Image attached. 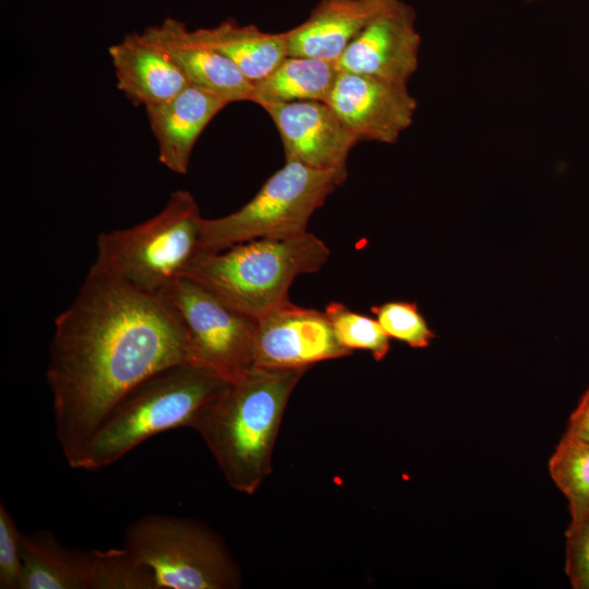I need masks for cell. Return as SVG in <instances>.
<instances>
[{
  "mask_svg": "<svg viewBox=\"0 0 589 589\" xmlns=\"http://www.w3.org/2000/svg\"><path fill=\"white\" fill-rule=\"evenodd\" d=\"M184 361H192L189 339L164 296L89 269L55 321L46 372L67 461L131 388Z\"/></svg>",
  "mask_w": 589,
  "mask_h": 589,
  "instance_id": "obj_1",
  "label": "cell"
},
{
  "mask_svg": "<svg viewBox=\"0 0 589 589\" xmlns=\"http://www.w3.org/2000/svg\"><path fill=\"white\" fill-rule=\"evenodd\" d=\"M308 370L252 365L193 418L189 428L202 437L233 490L251 495L271 473L286 406Z\"/></svg>",
  "mask_w": 589,
  "mask_h": 589,
  "instance_id": "obj_2",
  "label": "cell"
},
{
  "mask_svg": "<svg viewBox=\"0 0 589 589\" xmlns=\"http://www.w3.org/2000/svg\"><path fill=\"white\" fill-rule=\"evenodd\" d=\"M227 383L213 370L193 361L157 371L115 405L68 464L83 470L105 468L160 432L189 428L196 413Z\"/></svg>",
  "mask_w": 589,
  "mask_h": 589,
  "instance_id": "obj_3",
  "label": "cell"
},
{
  "mask_svg": "<svg viewBox=\"0 0 589 589\" xmlns=\"http://www.w3.org/2000/svg\"><path fill=\"white\" fill-rule=\"evenodd\" d=\"M329 254L328 247L309 231L290 238L254 239L217 252L200 251L183 276L259 318L288 301L293 280L320 271Z\"/></svg>",
  "mask_w": 589,
  "mask_h": 589,
  "instance_id": "obj_4",
  "label": "cell"
},
{
  "mask_svg": "<svg viewBox=\"0 0 589 589\" xmlns=\"http://www.w3.org/2000/svg\"><path fill=\"white\" fill-rule=\"evenodd\" d=\"M202 219L193 195L187 190L173 191L165 207L149 219L100 232L91 271L161 296L201 251Z\"/></svg>",
  "mask_w": 589,
  "mask_h": 589,
  "instance_id": "obj_5",
  "label": "cell"
},
{
  "mask_svg": "<svg viewBox=\"0 0 589 589\" xmlns=\"http://www.w3.org/2000/svg\"><path fill=\"white\" fill-rule=\"evenodd\" d=\"M123 548L154 577L156 589H233L241 573L224 541L190 518L146 515L127 527Z\"/></svg>",
  "mask_w": 589,
  "mask_h": 589,
  "instance_id": "obj_6",
  "label": "cell"
},
{
  "mask_svg": "<svg viewBox=\"0 0 589 589\" xmlns=\"http://www.w3.org/2000/svg\"><path fill=\"white\" fill-rule=\"evenodd\" d=\"M346 179L334 171L287 160L238 211L202 219L201 251L217 252L249 240L303 235L314 212Z\"/></svg>",
  "mask_w": 589,
  "mask_h": 589,
  "instance_id": "obj_7",
  "label": "cell"
},
{
  "mask_svg": "<svg viewBox=\"0 0 589 589\" xmlns=\"http://www.w3.org/2000/svg\"><path fill=\"white\" fill-rule=\"evenodd\" d=\"M161 296L184 326L192 361L228 382L240 378L252 368L257 318L185 276L175 280Z\"/></svg>",
  "mask_w": 589,
  "mask_h": 589,
  "instance_id": "obj_8",
  "label": "cell"
},
{
  "mask_svg": "<svg viewBox=\"0 0 589 589\" xmlns=\"http://www.w3.org/2000/svg\"><path fill=\"white\" fill-rule=\"evenodd\" d=\"M349 354L351 351L339 344L324 311L288 300L257 318L253 365L310 369L317 362Z\"/></svg>",
  "mask_w": 589,
  "mask_h": 589,
  "instance_id": "obj_9",
  "label": "cell"
},
{
  "mask_svg": "<svg viewBox=\"0 0 589 589\" xmlns=\"http://www.w3.org/2000/svg\"><path fill=\"white\" fill-rule=\"evenodd\" d=\"M325 103L360 141L394 144L418 107L408 85L339 71Z\"/></svg>",
  "mask_w": 589,
  "mask_h": 589,
  "instance_id": "obj_10",
  "label": "cell"
},
{
  "mask_svg": "<svg viewBox=\"0 0 589 589\" xmlns=\"http://www.w3.org/2000/svg\"><path fill=\"white\" fill-rule=\"evenodd\" d=\"M414 9L396 0L377 14L336 61L339 71L408 85L419 65L421 36Z\"/></svg>",
  "mask_w": 589,
  "mask_h": 589,
  "instance_id": "obj_11",
  "label": "cell"
},
{
  "mask_svg": "<svg viewBox=\"0 0 589 589\" xmlns=\"http://www.w3.org/2000/svg\"><path fill=\"white\" fill-rule=\"evenodd\" d=\"M263 109L279 133L286 161L347 178L348 156L359 140L325 101L277 104Z\"/></svg>",
  "mask_w": 589,
  "mask_h": 589,
  "instance_id": "obj_12",
  "label": "cell"
},
{
  "mask_svg": "<svg viewBox=\"0 0 589 589\" xmlns=\"http://www.w3.org/2000/svg\"><path fill=\"white\" fill-rule=\"evenodd\" d=\"M143 33L175 61L190 85L229 104L250 101L254 84L228 57L202 40L183 22L167 17Z\"/></svg>",
  "mask_w": 589,
  "mask_h": 589,
  "instance_id": "obj_13",
  "label": "cell"
},
{
  "mask_svg": "<svg viewBox=\"0 0 589 589\" xmlns=\"http://www.w3.org/2000/svg\"><path fill=\"white\" fill-rule=\"evenodd\" d=\"M117 87L136 106L160 105L181 93L189 82L175 61L143 32L127 34L109 46Z\"/></svg>",
  "mask_w": 589,
  "mask_h": 589,
  "instance_id": "obj_14",
  "label": "cell"
},
{
  "mask_svg": "<svg viewBox=\"0 0 589 589\" xmlns=\"http://www.w3.org/2000/svg\"><path fill=\"white\" fill-rule=\"evenodd\" d=\"M396 0H321L299 25L285 31L289 56L336 61L356 36Z\"/></svg>",
  "mask_w": 589,
  "mask_h": 589,
  "instance_id": "obj_15",
  "label": "cell"
},
{
  "mask_svg": "<svg viewBox=\"0 0 589 589\" xmlns=\"http://www.w3.org/2000/svg\"><path fill=\"white\" fill-rule=\"evenodd\" d=\"M228 104L213 93L189 85L173 98L146 108L159 161L175 173H187L196 141Z\"/></svg>",
  "mask_w": 589,
  "mask_h": 589,
  "instance_id": "obj_16",
  "label": "cell"
},
{
  "mask_svg": "<svg viewBox=\"0 0 589 589\" xmlns=\"http://www.w3.org/2000/svg\"><path fill=\"white\" fill-rule=\"evenodd\" d=\"M21 589H89L88 552L67 549L50 531L22 536Z\"/></svg>",
  "mask_w": 589,
  "mask_h": 589,
  "instance_id": "obj_17",
  "label": "cell"
},
{
  "mask_svg": "<svg viewBox=\"0 0 589 589\" xmlns=\"http://www.w3.org/2000/svg\"><path fill=\"white\" fill-rule=\"evenodd\" d=\"M194 31L202 40L228 57L253 84L266 77L288 56L285 32L267 33L233 19Z\"/></svg>",
  "mask_w": 589,
  "mask_h": 589,
  "instance_id": "obj_18",
  "label": "cell"
},
{
  "mask_svg": "<svg viewBox=\"0 0 589 589\" xmlns=\"http://www.w3.org/2000/svg\"><path fill=\"white\" fill-rule=\"evenodd\" d=\"M338 73L333 61L288 55L266 77L254 84L250 101L262 108L306 100L325 101Z\"/></svg>",
  "mask_w": 589,
  "mask_h": 589,
  "instance_id": "obj_19",
  "label": "cell"
},
{
  "mask_svg": "<svg viewBox=\"0 0 589 589\" xmlns=\"http://www.w3.org/2000/svg\"><path fill=\"white\" fill-rule=\"evenodd\" d=\"M548 466L568 501L570 520L578 518L589 509V443L563 434Z\"/></svg>",
  "mask_w": 589,
  "mask_h": 589,
  "instance_id": "obj_20",
  "label": "cell"
},
{
  "mask_svg": "<svg viewBox=\"0 0 589 589\" xmlns=\"http://www.w3.org/2000/svg\"><path fill=\"white\" fill-rule=\"evenodd\" d=\"M339 344L352 350H366L376 361L389 351V337L376 318L350 310L340 302H330L324 310Z\"/></svg>",
  "mask_w": 589,
  "mask_h": 589,
  "instance_id": "obj_21",
  "label": "cell"
},
{
  "mask_svg": "<svg viewBox=\"0 0 589 589\" xmlns=\"http://www.w3.org/2000/svg\"><path fill=\"white\" fill-rule=\"evenodd\" d=\"M91 589H156L151 570L125 549L92 550Z\"/></svg>",
  "mask_w": 589,
  "mask_h": 589,
  "instance_id": "obj_22",
  "label": "cell"
},
{
  "mask_svg": "<svg viewBox=\"0 0 589 589\" xmlns=\"http://www.w3.org/2000/svg\"><path fill=\"white\" fill-rule=\"evenodd\" d=\"M371 311L389 338L400 340L412 348H425L434 338V333L416 303L386 302L372 306Z\"/></svg>",
  "mask_w": 589,
  "mask_h": 589,
  "instance_id": "obj_23",
  "label": "cell"
},
{
  "mask_svg": "<svg viewBox=\"0 0 589 589\" xmlns=\"http://www.w3.org/2000/svg\"><path fill=\"white\" fill-rule=\"evenodd\" d=\"M22 536L17 525L1 503L0 505V588H22Z\"/></svg>",
  "mask_w": 589,
  "mask_h": 589,
  "instance_id": "obj_24",
  "label": "cell"
},
{
  "mask_svg": "<svg viewBox=\"0 0 589 589\" xmlns=\"http://www.w3.org/2000/svg\"><path fill=\"white\" fill-rule=\"evenodd\" d=\"M565 537V573L572 588L589 589V509L569 521Z\"/></svg>",
  "mask_w": 589,
  "mask_h": 589,
  "instance_id": "obj_25",
  "label": "cell"
},
{
  "mask_svg": "<svg viewBox=\"0 0 589 589\" xmlns=\"http://www.w3.org/2000/svg\"><path fill=\"white\" fill-rule=\"evenodd\" d=\"M564 434L589 443V387L570 413Z\"/></svg>",
  "mask_w": 589,
  "mask_h": 589,
  "instance_id": "obj_26",
  "label": "cell"
},
{
  "mask_svg": "<svg viewBox=\"0 0 589 589\" xmlns=\"http://www.w3.org/2000/svg\"><path fill=\"white\" fill-rule=\"evenodd\" d=\"M527 1H534V0H527Z\"/></svg>",
  "mask_w": 589,
  "mask_h": 589,
  "instance_id": "obj_27",
  "label": "cell"
}]
</instances>
